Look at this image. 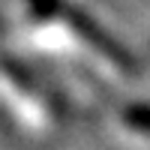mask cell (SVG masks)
Here are the masks:
<instances>
[{
	"label": "cell",
	"instance_id": "6da1fadb",
	"mask_svg": "<svg viewBox=\"0 0 150 150\" xmlns=\"http://www.w3.org/2000/svg\"><path fill=\"white\" fill-rule=\"evenodd\" d=\"M123 117H126V123H129L135 132H147V135H150V105H147V102L129 105L126 111H123Z\"/></svg>",
	"mask_w": 150,
	"mask_h": 150
}]
</instances>
